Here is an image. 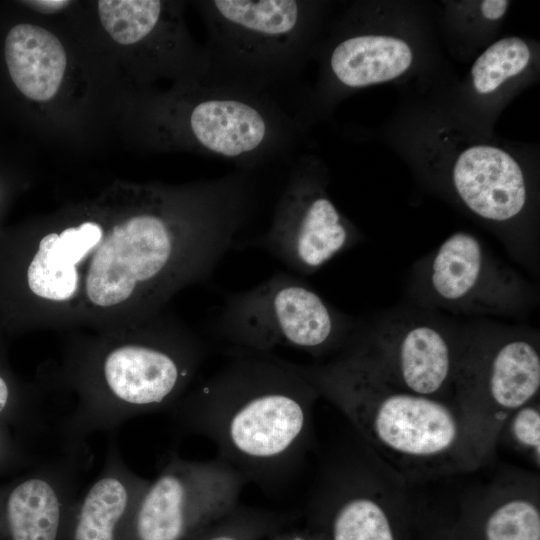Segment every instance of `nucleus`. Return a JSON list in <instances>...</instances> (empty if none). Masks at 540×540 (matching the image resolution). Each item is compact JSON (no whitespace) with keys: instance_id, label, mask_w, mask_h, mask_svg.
Wrapping results in <instances>:
<instances>
[{"instance_id":"5","label":"nucleus","mask_w":540,"mask_h":540,"mask_svg":"<svg viewBox=\"0 0 540 540\" xmlns=\"http://www.w3.org/2000/svg\"><path fill=\"white\" fill-rule=\"evenodd\" d=\"M358 328L354 318L285 272L229 296L215 323V332L230 345V353H270L282 346L313 357L343 350Z\"/></svg>"},{"instance_id":"27","label":"nucleus","mask_w":540,"mask_h":540,"mask_svg":"<svg viewBox=\"0 0 540 540\" xmlns=\"http://www.w3.org/2000/svg\"><path fill=\"white\" fill-rule=\"evenodd\" d=\"M31 8L42 13H55L66 8L71 1L67 0H34L24 1Z\"/></svg>"},{"instance_id":"12","label":"nucleus","mask_w":540,"mask_h":540,"mask_svg":"<svg viewBox=\"0 0 540 540\" xmlns=\"http://www.w3.org/2000/svg\"><path fill=\"white\" fill-rule=\"evenodd\" d=\"M308 523L318 540H401L393 509L357 461L325 470L312 494Z\"/></svg>"},{"instance_id":"2","label":"nucleus","mask_w":540,"mask_h":540,"mask_svg":"<svg viewBox=\"0 0 540 540\" xmlns=\"http://www.w3.org/2000/svg\"><path fill=\"white\" fill-rule=\"evenodd\" d=\"M298 367L319 396L404 474L473 471L489 459L455 402L405 390L355 352L344 350L327 363Z\"/></svg>"},{"instance_id":"7","label":"nucleus","mask_w":540,"mask_h":540,"mask_svg":"<svg viewBox=\"0 0 540 540\" xmlns=\"http://www.w3.org/2000/svg\"><path fill=\"white\" fill-rule=\"evenodd\" d=\"M246 483L218 457L198 461L172 453L142 494L126 540H188L238 507Z\"/></svg>"},{"instance_id":"16","label":"nucleus","mask_w":540,"mask_h":540,"mask_svg":"<svg viewBox=\"0 0 540 540\" xmlns=\"http://www.w3.org/2000/svg\"><path fill=\"white\" fill-rule=\"evenodd\" d=\"M412 59L410 46L401 39L358 34L337 42L327 64L338 85L355 89L400 76L410 67Z\"/></svg>"},{"instance_id":"20","label":"nucleus","mask_w":540,"mask_h":540,"mask_svg":"<svg viewBox=\"0 0 540 540\" xmlns=\"http://www.w3.org/2000/svg\"><path fill=\"white\" fill-rule=\"evenodd\" d=\"M289 522L285 514L239 505L188 540H263Z\"/></svg>"},{"instance_id":"17","label":"nucleus","mask_w":540,"mask_h":540,"mask_svg":"<svg viewBox=\"0 0 540 540\" xmlns=\"http://www.w3.org/2000/svg\"><path fill=\"white\" fill-rule=\"evenodd\" d=\"M468 526L470 540H540V507L536 490L518 485L493 489Z\"/></svg>"},{"instance_id":"21","label":"nucleus","mask_w":540,"mask_h":540,"mask_svg":"<svg viewBox=\"0 0 540 540\" xmlns=\"http://www.w3.org/2000/svg\"><path fill=\"white\" fill-rule=\"evenodd\" d=\"M0 425L12 429L23 439L43 427L42 413L23 395L1 363Z\"/></svg>"},{"instance_id":"13","label":"nucleus","mask_w":540,"mask_h":540,"mask_svg":"<svg viewBox=\"0 0 540 540\" xmlns=\"http://www.w3.org/2000/svg\"><path fill=\"white\" fill-rule=\"evenodd\" d=\"M460 200L475 215L494 223L519 217L528 200L523 171L507 152L489 145L463 151L452 170Z\"/></svg>"},{"instance_id":"19","label":"nucleus","mask_w":540,"mask_h":540,"mask_svg":"<svg viewBox=\"0 0 540 540\" xmlns=\"http://www.w3.org/2000/svg\"><path fill=\"white\" fill-rule=\"evenodd\" d=\"M57 233L45 235L27 268V284L36 296L53 301L70 299L78 287L76 266L64 265L52 252Z\"/></svg>"},{"instance_id":"15","label":"nucleus","mask_w":540,"mask_h":540,"mask_svg":"<svg viewBox=\"0 0 540 540\" xmlns=\"http://www.w3.org/2000/svg\"><path fill=\"white\" fill-rule=\"evenodd\" d=\"M4 55L10 77L25 97L46 102L58 93L67 54L53 33L38 25H15L6 36Z\"/></svg>"},{"instance_id":"1","label":"nucleus","mask_w":540,"mask_h":540,"mask_svg":"<svg viewBox=\"0 0 540 540\" xmlns=\"http://www.w3.org/2000/svg\"><path fill=\"white\" fill-rule=\"evenodd\" d=\"M230 355L172 415L181 431L212 441L217 457L247 482L271 487L305 455L320 396L296 363L271 353Z\"/></svg>"},{"instance_id":"8","label":"nucleus","mask_w":540,"mask_h":540,"mask_svg":"<svg viewBox=\"0 0 540 540\" xmlns=\"http://www.w3.org/2000/svg\"><path fill=\"white\" fill-rule=\"evenodd\" d=\"M411 290L421 306L465 314H515L533 296L518 273L462 231L417 263Z\"/></svg>"},{"instance_id":"28","label":"nucleus","mask_w":540,"mask_h":540,"mask_svg":"<svg viewBox=\"0 0 540 540\" xmlns=\"http://www.w3.org/2000/svg\"><path fill=\"white\" fill-rule=\"evenodd\" d=\"M441 540H470L461 528L452 529L448 533L441 534Z\"/></svg>"},{"instance_id":"3","label":"nucleus","mask_w":540,"mask_h":540,"mask_svg":"<svg viewBox=\"0 0 540 540\" xmlns=\"http://www.w3.org/2000/svg\"><path fill=\"white\" fill-rule=\"evenodd\" d=\"M197 5L208 30L202 82L269 95L290 105L283 91L294 84L309 52L313 2L207 0Z\"/></svg>"},{"instance_id":"22","label":"nucleus","mask_w":540,"mask_h":540,"mask_svg":"<svg viewBox=\"0 0 540 540\" xmlns=\"http://www.w3.org/2000/svg\"><path fill=\"white\" fill-rule=\"evenodd\" d=\"M503 430L506 431L514 446L528 454L537 466L540 465V407L538 399L515 410L506 420L501 431Z\"/></svg>"},{"instance_id":"24","label":"nucleus","mask_w":540,"mask_h":540,"mask_svg":"<svg viewBox=\"0 0 540 540\" xmlns=\"http://www.w3.org/2000/svg\"><path fill=\"white\" fill-rule=\"evenodd\" d=\"M24 439L12 429L0 425V475L32 464Z\"/></svg>"},{"instance_id":"23","label":"nucleus","mask_w":540,"mask_h":540,"mask_svg":"<svg viewBox=\"0 0 540 540\" xmlns=\"http://www.w3.org/2000/svg\"><path fill=\"white\" fill-rule=\"evenodd\" d=\"M102 238L103 230L100 224L93 221L83 222L58 234L52 252L64 265L76 266L102 242Z\"/></svg>"},{"instance_id":"14","label":"nucleus","mask_w":540,"mask_h":540,"mask_svg":"<svg viewBox=\"0 0 540 540\" xmlns=\"http://www.w3.org/2000/svg\"><path fill=\"white\" fill-rule=\"evenodd\" d=\"M149 482L126 465L112 433L100 474L77 499L67 540H126L132 515Z\"/></svg>"},{"instance_id":"10","label":"nucleus","mask_w":540,"mask_h":540,"mask_svg":"<svg viewBox=\"0 0 540 540\" xmlns=\"http://www.w3.org/2000/svg\"><path fill=\"white\" fill-rule=\"evenodd\" d=\"M358 241L326 193L317 164L300 157L291 165L269 229L242 247L261 248L293 272L310 275Z\"/></svg>"},{"instance_id":"4","label":"nucleus","mask_w":540,"mask_h":540,"mask_svg":"<svg viewBox=\"0 0 540 540\" xmlns=\"http://www.w3.org/2000/svg\"><path fill=\"white\" fill-rule=\"evenodd\" d=\"M202 357L197 346L128 343L110 349L99 364L97 386L83 392L60 425L64 449L83 451L94 432H114L134 417L171 410Z\"/></svg>"},{"instance_id":"25","label":"nucleus","mask_w":540,"mask_h":540,"mask_svg":"<svg viewBox=\"0 0 540 540\" xmlns=\"http://www.w3.org/2000/svg\"><path fill=\"white\" fill-rule=\"evenodd\" d=\"M508 4L505 0H485L481 2V12L485 18L497 20L505 14Z\"/></svg>"},{"instance_id":"18","label":"nucleus","mask_w":540,"mask_h":540,"mask_svg":"<svg viewBox=\"0 0 540 540\" xmlns=\"http://www.w3.org/2000/svg\"><path fill=\"white\" fill-rule=\"evenodd\" d=\"M530 57L528 45L518 37H507L493 43L472 66L476 91L481 94L493 92L506 80L521 73Z\"/></svg>"},{"instance_id":"9","label":"nucleus","mask_w":540,"mask_h":540,"mask_svg":"<svg viewBox=\"0 0 540 540\" xmlns=\"http://www.w3.org/2000/svg\"><path fill=\"white\" fill-rule=\"evenodd\" d=\"M466 333L433 316L399 311L367 331L358 328L347 351L365 357L381 374L410 392L454 401Z\"/></svg>"},{"instance_id":"6","label":"nucleus","mask_w":540,"mask_h":540,"mask_svg":"<svg viewBox=\"0 0 540 540\" xmlns=\"http://www.w3.org/2000/svg\"><path fill=\"white\" fill-rule=\"evenodd\" d=\"M540 350L519 330L467 332L454 401L488 457L508 417L538 399Z\"/></svg>"},{"instance_id":"26","label":"nucleus","mask_w":540,"mask_h":540,"mask_svg":"<svg viewBox=\"0 0 540 540\" xmlns=\"http://www.w3.org/2000/svg\"><path fill=\"white\" fill-rule=\"evenodd\" d=\"M263 540H318L306 527L305 529H283Z\"/></svg>"},{"instance_id":"11","label":"nucleus","mask_w":540,"mask_h":540,"mask_svg":"<svg viewBox=\"0 0 540 540\" xmlns=\"http://www.w3.org/2000/svg\"><path fill=\"white\" fill-rule=\"evenodd\" d=\"M82 452L64 450L0 485V540H67Z\"/></svg>"}]
</instances>
